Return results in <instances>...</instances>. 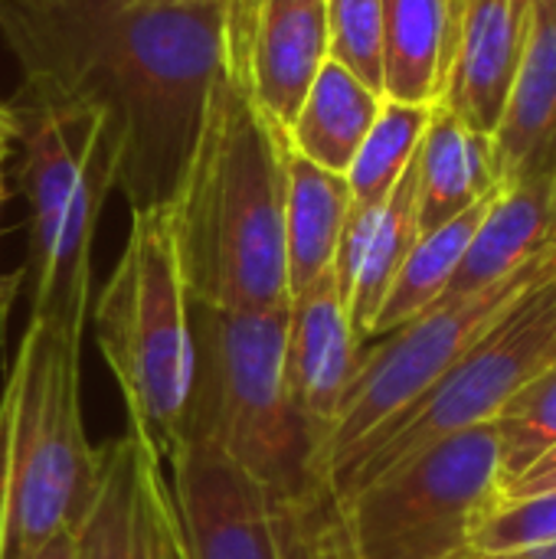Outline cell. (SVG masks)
<instances>
[{
  "label": "cell",
  "instance_id": "8fae6325",
  "mask_svg": "<svg viewBox=\"0 0 556 559\" xmlns=\"http://www.w3.org/2000/svg\"><path fill=\"white\" fill-rule=\"evenodd\" d=\"M170 524L174 504L157 445L134 429L102 445L98 488L79 527L85 559H167Z\"/></svg>",
  "mask_w": 556,
  "mask_h": 559
},
{
  "label": "cell",
  "instance_id": "8992f818",
  "mask_svg": "<svg viewBox=\"0 0 556 559\" xmlns=\"http://www.w3.org/2000/svg\"><path fill=\"white\" fill-rule=\"evenodd\" d=\"M10 105L20 118V187L29 203V318L85 331L95 229L105 197L115 190L105 121L95 115L62 118L16 98Z\"/></svg>",
  "mask_w": 556,
  "mask_h": 559
},
{
  "label": "cell",
  "instance_id": "2e32d148",
  "mask_svg": "<svg viewBox=\"0 0 556 559\" xmlns=\"http://www.w3.org/2000/svg\"><path fill=\"white\" fill-rule=\"evenodd\" d=\"M495 190L501 187L492 138L472 131L442 102H433L419 144V236L462 216Z\"/></svg>",
  "mask_w": 556,
  "mask_h": 559
},
{
  "label": "cell",
  "instance_id": "d6a6232c",
  "mask_svg": "<svg viewBox=\"0 0 556 559\" xmlns=\"http://www.w3.org/2000/svg\"><path fill=\"white\" fill-rule=\"evenodd\" d=\"M7 154H10V144L0 141V203L7 200V187H3V160H7Z\"/></svg>",
  "mask_w": 556,
  "mask_h": 559
},
{
  "label": "cell",
  "instance_id": "30bf717a",
  "mask_svg": "<svg viewBox=\"0 0 556 559\" xmlns=\"http://www.w3.org/2000/svg\"><path fill=\"white\" fill-rule=\"evenodd\" d=\"M161 459L187 559H288L265 491L216 445L174 439Z\"/></svg>",
  "mask_w": 556,
  "mask_h": 559
},
{
  "label": "cell",
  "instance_id": "4fadbf2b",
  "mask_svg": "<svg viewBox=\"0 0 556 559\" xmlns=\"http://www.w3.org/2000/svg\"><path fill=\"white\" fill-rule=\"evenodd\" d=\"M534 0H465L442 92L436 102L452 108L472 131L495 134L514 69L524 49Z\"/></svg>",
  "mask_w": 556,
  "mask_h": 559
},
{
  "label": "cell",
  "instance_id": "603a6c76",
  "mask_svg": "<svg viewBox=\"0 0 556 559\" xmlns=\"http://www.w3.org/2000/svg\"><path fill=\"white\" fill-rule=\"evenodd\" d=\"M498 491L528 475L556 445V360L531 377L495 416Z\"/></svg>",
  "mask_w": 556,
  "mask_h": 559
},
{
  "label": "cell",
  "instance_id": "ffe728a7",
  "mask_svg": "<svg viewBox=\"0 0 556 559\" xmlns=\"http://www.w3.org/2000/svg\"><path fill=\"white\" fill-rule=\"evenodd\" d=\"M423 144V141H419ZM419 239V151L383 200L380 213L374 216V226L364 239L360 262L347 292V311L354 321V331L360 344L370 341L374 321L383 308V298L403 269L410 249Z\"/></svg>",
  "mask_w": 556,
  "mask_h": 559
},
{
  "label": "cell",
  "instance_id": "e0dca14e",
  "mask_svg": "<svg viewBox=\"0 0 556 559\" xmlns=\"http://www.w3.org/2000/svg\"><path fill=\"white\" fill-rule=\"evenodd\" d=\"M351 210L344 174L324 170L292 147L285 151V275L288 298L334 265Z\"/></svg>",
  "mask_w": 556,
  "mask_h": 559
},
{
  "label": "cell",
  "instance_id": "277c9868",
  "mask_svg": "<svg viewBox=\"0 0 556 559\" xmlns=\"http://www.w3.org/2000/svg\"><path fill=\"white\" fill-rule=\"evenodd\" d=\"M102 445L85 436L82 331L29 318L0 390V559L88 518Z\"/></svg>",
  "mask_w": 556,
  "mask_h": 559
},
{
  "label": "cell",
  "instance_id": "d4e9b609",
  "mask_svg": "<svg viewBox=\"0 0 556 559\" xmlns=\"http://www.w3.org/2000/svg\"><path fill=\"white\" fill-rule=\"evenodd\" d=\"M556 544V491L495 501L475 534V557H498Z\"/></svg>",
  "mask_w": 556,
  "mask_h": 559
},
{
  "label": "cell",
  "instance_id": "7402d4cb",
  "mask_svg": "<svg viewBox=\"0 0 556 559\" xmlns=\"http://www.w3.org/2000/svg\"><path fill=\"white\" fill-rule=\"evenodd\" d=\"M426 121H429V105L383 98L377 121L370 124L360 151L354 154L344 174L354 210H377L390 197V190L397 187V180L403 177V170L419 151Z\"/></svg>",
  "mask_w": 556,
  "mask_h": 559
},
{
  "label": "cell",
  "instance_id": "9c48e42d",
  "mask_svg": "<svg viewBox=\"0 0 556 559\" xmlns=\"http://www.w3.org/2000/svg\"><path fill=\"white\" fill-rule=\"evenodd\" d=\"M551 272H556V239L501 282L465 298H439L403 328L383 334L377 347L364 350L324 436L321 465L328 488L341 462L370 432L416 403L498 321L508 305H514L534 282L547 278Z\"/></svg>",
  "mask_w": 556,
  "mask_h": 559
},
{
  "label": "cell",
  "instance_id": "52a82bcc",
  "mask_svg": "<svg viewBox=\"0 0 556 559\" xmlns=\"http://www.w3.org/2000/svg\"><path fill=\"white\" fill-rule=\"evenodd\" d=\"M495 423L446 436L338 501L344 559H465L498 501Z\"/></svg>",
  "mask_w": 556,
  "mask_h": 559
},
{
  "label": "cell",
  "instance_id": "cb8c5ba5",
  "mask_svg": "<svg viewBox=\"0 0 556 559\" xmlns=\"http://www.w3.org/2000/svg\"><path fill=\"white\" fill-rule=\"evenodd\" d=\"M328 56L383 95V3L380 0H324Z\"/></svg>",
  "mask_w": 556,
  "mask_h": 559
},
{
  "label": "cell",
  "instance_id": "4316f807",
  "mask_svg": "<svg viewBox=\"0 0 556 559\" xmlns=\"http://www.w3.org/2000/svg\"><path fill=\"white\" fill-rule=\"evenodd\" d=\"M23 559H85L82 534H79V531L56 534V537H49L46 544H39L33 554H26Z\"/></svg>",
  "mask_w": 556,
  "mask_h": 559
},
{
  "label": "cell",
  "instance_id": "7c38bea8",
  "mask_svg": "<svg viewBox=\"0 0 556 559\" xmlns=\"http://www.w3.org/2000/svg\"><path fill=\"white\" fill-rule=\"evenodd\" d=\"M360 357L364 344L354 331L334 269H328L288 298L285 324L288 390L295 406L321 429V436H328Z\"/></svg>",
  "mask_w": 556,
  "mask_h": 559
},
{
  "label": "cell",
  "instance_id": "4dcf8cb0",
  "mask_svg": "<svg viewBox=\"0 0 556 559\" xmlns=\"http://www.w3.org/2000/svg\"><path fill=\"white\" fill-rule=\"evenodd\" d=\"M478 559H556V544H544V547H528V550H514V554H498V557Z\"/></svg>",
  "mask_w": 556,
  "mask_h": 559
},
{
  "label": "cell",
  "instance_id": "5bb4252c",
  "mask_svg": "<svg viewBox=\"0 0 556 559\" xmlns=\"http://www.w3.org/2000/svg\"><path fill=\"white\" fill-rule=\"evenodd\" d=\"M498 187L534 174H556V10L531 3L524 49L492 134Z\"/></svg>",
  "mask_w": 556,
  "mask_h": 559
},
{
  "label": "cell",
  "instance_id": "1f68e13d",
  "mask_svg": "<svg viewBox=\"0 0 556 559\" xmlns=\"http://www.w3.org/2000/svg\"><path fill=\"white\" fill-rule=\"evenodd\" d=\"M462 7H465V0H449V56H452V39H456V26H459V16H462Z\"/></svg>",
  "mask_w": 556,
  "mask_h": 559
},
{
  "label": "cell",
  "instance_id": "f1b7e54d",
  "mask_svg": "<svg viewBox=\"0 0 556 559\" xmlns=\"http://www.w3.org/2000/svg\"><path fill=\"white\" fill-rule=\"evenodd\" d=\"M20 282H23L20 272H10V275L0 272V321H7V314H10V308H13V298H16V292H20Z\"/></svg>",
  "mask_w": 556,
  "mask_h": 559
},
{
  "label": "cell",
  "instance_id": "6da1fadb",
  "mask_svg": "<svg viewBox=\"0 0 556 559\" xmlns=\"http://www.w3.org/2000/svg\"><path fill=\"white\" fill-rule=\"evenodd\" d=\"M0 36L16 102L105 121L131 213L174 203L213 79L246 72L226 0H0Z\"/></svg>",
  "mask_w": 556,
  "mask_h": 559
},
{
  "label": "cell",
  "instance_id": "ba28073f",
  "mask_svg": "<svg viewBox=\"0 0 556 559\" xmlns=\"http://www.w3.org/2000/svg\"><path fill=\"white\" fill-rule=\"evenodd\" d=\"M556 360V272L534 282L400 416L370 432L331 475L334 504L426 445L495 423L505 403Z\"/></svg>",
  "mask_w": 556,
  "mask_h": 559
},
{
  "label": "cell",
  "instance_id": "f546056e",
  "mask_svg": "<svg viewBox=\"0 0 556 559\" xmlns=\"http://www.w3.org/2000/svg\"><path fill=\"white\" fill-rule=\"evenodd\" d=\"M16 134H20V118H16V111H13V105L0 98V141L13 144Z\"/></svg>",
  "mask_w": 556,
  "mask_h": 559
},
{
  "label": "cell",
  "instance_id": "9a60e30c",
  "mask_svg": "<svg viewBox=\"0 0 556 559\" xmlns=\"http://www.w3.org/2000/svg\"><path fill=\"white\" fill-rule=\"evenodd\" d=\"M328 59L324 0H259L246 72L259 108L282 131Z\"/></svg>",
  "mask_w": 556,
  "mask_h": 559
},
{
  "label": "cell",
  "instance_id": "e575fe53",
  "mask_svg": "<svg viewBox=\"0 0 556 559\" xmlns=\"http://www.w3.org/2000/svg\"><path fill=\"white\" fill-rule=\"evenodd\" d=\"M465 559H478V557H465Z\"/></svg>",
  "mask_w": 556,
  "mask_h": 559
},
{
  "label": "cell",
  "instance_id": "d6986e66",
  "mask_svg": "<svg viewBox=\"0 0 556 559\" xmlns=\"http://www.w3.org/2000/svg\"><path fill=\"white\" fill-rule=\"evenodd\" d=\"M383 3V98L433 105L449 66V0Z\"/></svg>",
  "mask_w": 556,
  "mask_h": 559
},
{
  "label": "cell",
  "instance_id": "ac0fdd59",
  "mask_svg": "<svg viewBox=\"0 0 556 559\" xmlns=\"http://www.w3.org/2000/svg\"><path fill=\"white\" fill-rule=\"evenodd\" d=\"M380 92L328 59L305 92L292 124L285 128V141L305 160L334 174H347L354 154L380 115Z\"/></svg>",
  "mask_w": 556,
  "mask_h": 559
},
{
  "label": "cell",
  "instance_id": "83f0119b",
  "mask_svg": "<svg viewBox=\"0 0 556 559\" xmlns=\"http://www.w3.org/2000/svg\"><path fill=\"white\" fill-rule=\"evenodd\" d=\"M544 491H556V468L551 472H531V475H521L518 481L505 485L498 491L501 501H511V498H531V495H544Z\"/></svg>",
  "mask_w": 556,
  "mask_h": 559
},
{
  "label": "cell",
  "instance_id": "3957f363",
  "mask_svg": "<svg viewBox=\"0 0 556 559\" xmlns=\"http://www.w3.org/2000/svg\"><path fill=\"white\" fill-rule=\"evenodd\" d=\"M285 131L259 108L249 75L223 69L167 206L190 301L269 311L288 305Z\"/></svg>",
  "mask_w": 556,
  "mask_h": 559
},
{
  "label": "cell",
  "instance_id": "7a4b0ae2",
  "mask_svg": "<svg viewBox=\"0 0 556 559\" xmlns=\"http://www.w3.org/2000/svg\"><path fill=\"white\" fill-rule=\"evenodd\" d=\"M190 324L193 383L174 439L216 445L265 491L288 559H344L324 436L295 406L285 377L288 305L246 311L190 301Z\"/></svg>",
  "mask_w": 556,
  "mask_h": 559
},
{
  "label": "cell",
  "instance_id": "836d02e7",
  "mask_svg": "<svg viewBox=\"0 0 556 559\" xmlns=\"http://www.w3.org/2000/svg\"><path fill=\"white\" fill-rule=\"evenodd\" d=\"M547 3H551V7H554V10H556V0H547Z\"/></svg>",
  "mask_w": 556,
  "mask_h": 559
},
{
  "label": "cell",
  "instance_id": "5b68a950",
  "mask_svg": "<svg viewBox=\"0 0 556 559\" xmlns=\"http://www.w3.org/2000/svg\"><path fill=\"white\" fill-rule=\"evenodd\" d=\"M95 341L128 409L157 452L174 439L193 383L190 292L167 210L131 213L121 259L95 301Z\"/></svg>",
  "mask_w": 556,
  "mask_h": 559
},
{
  "label": "cell",
  "instance_id": "484cf974",
  "mask_svg": "<svg viewBox=\"0 0 556 559\" xmlns=\"http://www.w3.org/2000/svg\"><path fill=\"white\" fill-rule=\"evenodd\" d=\"M226 3H229L236 59L246 69V56H249V43H252V26H256V7H259V0H226Z\"/></svg>",
  "mask_w": 556,
  "mask_h": 559
},
{
  "label": "cell",
  "instance_id": "44dd1931",
  "mask_svg": "<svg viewBox=\"0 0 556 559\" xmlns=\"http://www.w3.org/2000/svg\"><path fill=\"white\" fill-rule=\"evenodd\" d=\"M495 193H488L485 200H478L475 206H469L462 216L449 219L446 226H439V229L416 239V246L410 249L403 269L397 272V278H393V285H390V292L383 298V308H380V314L374 321L370 341L403 328L406 321H413L416 314H423L426 308H433L446 295V288H449V282H452V275H456V269H459V262H462V255H465V249H469V242H472V236H475V229H478V223L485 216V210L492 206Z\"/></svg>",
  "mask_w": 556,
  "mask_h": 559
}]
</instances>
